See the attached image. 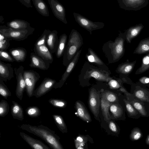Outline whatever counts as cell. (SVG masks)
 Masks as SVG:
<instances>
[{
	"label": "cell",
	"mask_w": 149,
	"mask_h": 149,
	"mask_svg": "<svg viewBox=\"0 0 149 149\" xmlns=\"http://www.w3.org/2000/svg\"><path fill=\"white\" fill-rule=\"evenodd\" d=\"M20 128L39 137L52 149H64L59 141L60 137L54 131L47 126L42 125L36 126L23 124L20 126Z\"/></svg>",
	"instance_id": "cell-1"
},
{
	"label": "cell",
	"mask_w": 149,
	"mask_h": 149,
	"mask_svg": "<svg viewBox=\"0 0 149 149\" xmlns=\"http://www.w3.org/2000/svg\"><path fill=\"white\" fill-rule=\"evenodd\" d=\"M125 40L124 34L120 32L114 41L110 40L103 44L102 50L109 63L118 61L123 57L125 52Z\"/></svg>",
	"instance_id": "cell-2"
},
{
	"label": "cell",
	"mask_w": 149,
	"mask_h": 149,
	"mask_svg": "<svg viewBox=\"0 0 149 149\" xmlns=\"http://www.w3.org/2000/svg\"><path fill=\"white\" fill-rule=\"evenodd\" d=\"M35 28L31 27L24 30L13 29L6 26H0V33L12 40L17 41L23 40L32 34Z\"/></svg>",
	"instance_id": "cell-3"
},
{
	"label": "cell",
	"mask_w": 149,
	"mask_h": 149,
	"mask_svg": "<svg viewBox=\"0 0 149 149\" xmlns=\"http://www.w3.org/2000/svg\"><path fill=\"white\" fill-rule=\"evenodd\" d=\"M73 15L76 22L89 32L90 35L92 34L93 31L102 29L104 26V23L92 21L79 13L74 12Z\"/></svg>",
	"instance_id": "cell-4"
},
{
	"label": "cell",
	"mask_w": 149,
	"mask_h": 149,
	"mask_svg": "<svg viewBox=\"0 0 149 149\" xmlns=\"http://www.w3.org/2000/svg\"><path fill=\"white\" fill-rule=\"evenodd\" d=\"M23 76L26 84V91L29 97L33 96L37 82L40 78L39 74L32 70H24Z\"/></svg>",
	"instance_id": "cell-5"
},
{
	"label": "cell",
	"mask_w": 149,
	"mask_h": 149,
	"mask_svg": "<svg viewBox=\"0 0 149 149\" xmlns=\"http://www.w3.org/2000/svg\"><path fill=\"white\" fill-rule=\"evenodd\" d=\"M120 7L127 10L136 11L147 6L148 0H117Z\"/></svg>",
	"instance_id": "cell-6"
},
{
	"label": "cell",
	"mask_w": 149,
	"mask_h": 149,
	"mask_svg": "<svg viewBox=\"0 0 149 149\" xmlns=\"http://www.w3.org/2000/svg\"><path fill=\"white\" fill-rule=\"evenodd\" d=\"M14 71L17 80L15 95L18 99L22 100L26 88V84L23 76L24 67L22 65L20 66L18 68H15Z\"/></svg>",
	"instance_id": "cell-7"
},
{
	"label": "cell",
	"mask_w": 149,
	"mask_h": 149,
	"mask_svg": "<svg viewBox=\"0 0 149 149\" xmlns=\"http://www.w3.org/2000/svg\"><path fill=\"white\" fill-rule=\"evenodd\" d=\"M47 1L54 16L64 24H67L65 9L62 4L57 0Z\"/></svg>",
	"instance_id": "cell-8"
},
{
	"label": "cell",
	"mask_w": 149,
	"mask_h": 149,
	"mask_svg": "<svg viewBox=\"0 0 149 149\" xmlns=\"http://www.w3.org/2000/svg\"><path fill=\"white\" fill-rule=\"evenodd\" d=\"M57 82L55 79L45 78L35 90L33 96L38 98L43 96L51 90Z\"/></svg>",
	"instance_id": "cell-9"
},
{
	"label": "cell",
	"mask_w": 149,
	"mask_h": 149,
	"mask_svg": "<svg viewBox=\"0 0 149 149\" xmlns=\"http://www.w3.org/2000/svg\"><path fill=\"white\" fill-rule=\"evenodd\" d=\"M88 104L90 109L94 115L97 117L99 111L100 101L98 92L94 88L90 90L88 99Z\"/></svg>",
	"instance_id": "cell-10"
},
{
	"label": "cell",
	"mask_w": 149,
	"mask_h": 149,
	"mask_svg": "<svg viewBox=\"0 0 149 149\" xmlns=\"http://www.w3.org/2000/svg\"><path fill=\"white\" fill-rule=\"evenodd\" d=\"M81 51L82 49H81L76 54L72 60L68 65L66 70L63 75L61 79L58 82H57L55 84L54 86V88L56 89L60 88L63 86L70 72L77 62Z\"/></svg>",
	"instance_id": "cell-11"
},
{
	"label": "cell",
	"mask_w": 149,
	"mask_h": 149,
	"mask_svg": "<svg viewBox=\"0 0 149 149\" xmlns=\"http://www.w3.org/2000/svg\"><path fill=\"white\" fill-rule=\"evenodd\" d=\"M81 46V45L77 44L66 45L63 56L64 65L65 66L69 64Z\"/></svg>",
	"instance_id": "cell-12"
},
{
	"label": "cell",
	"mask_w": 149,
	"mask_h": 149,
	"mask_svg": "<svg viewBox=\"0 0 149 149\" xmlns=\"http://www.w3.org/2000/svg\"><path fill=\"white\" fill-rule=\"evenodd\" d=\"M89 68L86 71L85 75L86 78H89L93 77L96 80L108 82L112 79V78L107 73L104 72L103 71L97 69L92 68L88 63Z\"/></svg>",
	"instance_id": "cell-13"
},
{
	"label": "cell",
	"mask_w": 149,
	"mask_h": 149,
	"mask_svg": "<svg viewBox=\"0 0 149 149\" xmlns=\"http://www.w3.org/2000/svg\"><path fill=\"white\" fill-rule=\"evenodd\" d=\"M14 70L12 65L0 60V80L6 82L14 77Z\"/></svg>",
	"instance_id": "cell-14"
},
{
	"label": "cell",
	"mask_w": 149,
	"mask_h": 149,
	"mask_svg": "<svg viewBox=\"0 0 149 149\" xmlns=\"http://www.w3.org/2000/svg\"><path fill=\"white\" fill-rule=\"evenodd\" d=\"M30 63L29 66L31 68H37L42 70H48L50 63L43 59L34 52L30 54Z\"/></svg>",
	"instance_id": "cell-15"
},
{
	"label": "cell",
	"mask_w": 149,
	"mask_h": 149,
	"mask_svg": "<svg viewBox=\"0 0 149 149\" xmlns=\"http://www.w3.org/2000/svg\"><path fill=\"white\" fill-rule=\"evenodd\" d=\"M20 135L32 149H51L40 141L33 138L25 133L21 132Z\"/></svg>",
	"instance_id": "cell-16"
},
{
	"label": "cell",
	"mask_w": 149,
	"mask_h": 149,
	"mask_svg": "<svg viewBox=\"0 0 149 149\" xmlns=\"http://www.w3.org/2000/svg\"><path fill=\"white\" fill-rule=\"evenodd\" d=\"M58 32L56 30H53L48 35L46 42V45L52 54L55 53L58 47L59 39Z\"/></svg>",
	"instance_id": "cell-17"
},
{
	"label": "cell",
	"mask_w": 149,
	"mask_h": 149,
	"mask_svg": "<svg viewBox=\"0 0 149 149\" xmlns=\"http://www.w3.org/2000/svg\"><path fill=\"white\" fill-rule=\"evenodd\" d=\"M34 53L43 59L52 63L54 59L52 54L46 45L34 47Z\"/></svg>",
	"instance_id": "cell-18"
},
{
	"label": "cell",
	"mask_w": 149,
	"mask_h": 149,
	"mask_svg": "<svg viewBox=\"0 0 149 149\" xmlns=\"http://www.w3.org/2000/svg\"><path fill=\"white\" fill-rule=\"evenodd\" d=\"M144 27L142 24H140L130 27L124 33L125 40L130 43L132 40L140 34Z\"/></svg>",
	"instance_id": "cell-19"
},
{
	"label": "cell",
	"mask_w": 149,
	"mask_h": 149,
	"mask_svg": "<svg viewBox=\"0 0 149 149\" xmlns=\"http://www.w3.org/2000/svg\"><path fill=\"white\" fill-rule=\"evenodd\" d=\"M9 53L18 62H24L26 58L27 51L26 49L23 47H18L12 48L9 50Z\"/></svg>",
	"instance_id": "cell-20"
},
{
	"label": "cell",
	"mask_w": 149,
	"mask_h": 149,
	"mask_svg": "<svg viewBox=\"0 0 149 149\" xmlns=\"http://www.w3.org/2000/svg\"><path fill=\"white\" fill-rule=\"evenodd\" d=\"M7 26L13 29L24 30L30 28V24L24 20L16 19L6 23Z\"/></svg>",
	"instance_id": "cell-21"
},
{
	"label": "cell",
	"mask_w": 149,
	"mask_h": 149,
	"mask_svg": "<svg viewBox=\"0 0 149 149\" xmlns=\"http://www.w3.org/2000/svg\"><path fill=\"white\" fill-rule=\"evenodd\" d=\"M12 105L11 107V112L13 118L20 121L24 119V111L22 106L14 101H12Z\"/></svg>",
	"instance_id": "cell-22"
},
{
	"label": "cell",
	"mask_w": 149,
	"mask_h": 149,
	"mask_svg": "<svg viewBox=\"0 0 149 149\" xmlns=\"http://www.w3.org/2000/svg\"><path fill=\"white\" fill-rule=\"evenodd\" d=\"M75 107L78 116L80 118L87 122L91 121L90 115L82 104L79 102H77Z\"/></svg>",
	"instance_id": "cell-23"
},
{
	"label": "cell",
	"mask_w": 149,
	"mask_h": 149,
	"mask_svg": "<svg viewBox=\"0 0 149 149\" xmlns=\"http://www.w3.org/2000/svg\"><path fill=\"white\" fill-rule=\"evenodd\" d=\"M86 57L88 61L102 67H106L105 65L97 54L91 48H89L88 52L86 55Z\"/></svg>",
	"instance_id": "cell-24"
},
{
	"label": "cell",
	"mask_w": 149,
	"mask_h": 149,
	"mask_svg": "<svg viewBox=\"0 0 149 149\" xmlns=\"http://www.w3.org/2000/svg\"><path fill=\"white\" fill-rule=\"evenodd\" d=\"M36 9L41 15L44 17H48L49 12L47 5L42 0H32Z\"/></svg>",
	"instance_id": "cell-25"
},
{
	"label": "cell",
	"mask_w": 149,
	"mask_h": 149,
	"mask_svg": "<svg viewBox=\"0 0 149 149\" xmlns=\"http://www.w3.org/2000/svg\"><path fill=\"white\" fill-rule=\"evenodd\" d=\"M149 52V37L141 40L133 54H141Z\"/></svg>",
	"instance_id": "cell-26"
},
{
	"label": "cell",
	"mask_w": 149,
	"mask_h": 149,
	"mask_svg": "<svg viewBox=\"0 0 149 149\" xmlns=\"http://www.w3.org/2000/svg\"><path fill=\"white\" fill-rule=\"evenodd\" d=\"M67 35L65 33L61 35L59 37L58 47L55 53L57 58H59L63 56L67 45Z\"/></svg>",
	"instance_id": "cell-27"
},
{
	"label": "cell",
	"mask_w": 149,
	"mask_h": 149,
	"mask_svg": "<svg viewBox=\"0 0 149 149\" xmlns=\"http://www.w3.org/2000/svg\"><path fill=\"white\" fill-rule=\"evenodd\" d=\"M78 44L81 45L83 44V38L81 35L76 30L72 29L70 34L67 45Z\"/></svg>",
	"instance_id": "cell-28"
},
{
	"label": "cell",
	"mask_w": 149,
	"mask_h": 149,
	"mask_svg": "<svg viewBox=\"0 0 149 149\" xmlns=\"http://www.w3.org/2000/svg\"><path fill=\"white\" fill-rule=\"evenodd\" d=\"M136 62V61L131 62H126L120 64L117 68V71L124 74L130 73L133 70Z\"/></svg>",
	"instance_id": "cell-29"
},
{
	"label": "cell",
	"mask_w": 149,
	"mask_h": 149,
	"mask_svg": "<svg viewBox=\"0 0 149 149\" xmlns=\"http://www.w3.org/2000/svg\"><path fill=\"white\" fill-rule=\"evenodd\" d=\"M52 117L54 122L59 130L63 133H66L67 129L64 120L61 115L54 114Z\"/></svg>",
	"instance_id": "cell-30"
},
{
	"label": "cell",
	"mask_w": 149,
	"mask_h": 149,
	"mask_svg": "<svg viewBox=\"0 0 149 149\" xmlns=\"http://www.w3.org/2000/svg\"><path fill=\"white\" fill-rule=\"evenodd\" d=\"M111 103L105 99L102 96L100 99V106L103 115L104 119L106 120H109L110 116L109 109Z\"/></svg>",
	"instance_id": "cell-31"
},
{
	"label": "cell",
	"mask_w": 149,
	"mask_h": 149,
	"mask_svg": "<svg viewBox=\"0 0 149 149\" xmlns=\"http://www.w3.org/2000/svg\"><path fill=\"white\" fill-rule=\"evenodd\" d=\"M149 69V53L145 55L142 58L141 66L137 70L135 73H142Z\"/></svg>",
	"instance_id": "cell-32"
},
{
	"label": "cell",
	"mask_w": 149,
	"mask_h": 149,
	"mask_svg": "<svg viewBox=\"0 0 149 149\" xmlns=\"http://www.w3.org/2000/svg\"><path fill=\"white\" fill-rule=\"evenodd\" d=\"M109 109L113 116L116 118L120 117L122 115L123 113L122 109L120 105L117 104H111Z\"/></svg>",
	"instance_id": "cell-33"
},
{
	"label": "cell",
	"mask_w": 149,
	"mask_h": 149,
	"mask_svg": "<svg viewBox=\"0 0 149 149\" xmlns=\"http://www.w3.org/2000/svg\"><path fill=\"white\" fill-rule=\"evenodd\" d=\"M26 114L31 118H36L40 116L41 112L40 109L37 106H30L25 110Z\"/></svg>",
	"instance_id": "cell-34"
},
{
	"label": "cell",
	"mask_w": 149,
	"mask_h": 149,
	"mask_svg": "<svg viewBox=\"0 0 149 149\" xmlns=\"http://www.w3.org/2000/svg\"><path fill=\"white\" fill-rule=\"evenodd\" d=\"M130 102L141 115L143 116H146L147 112L145 107L139 100L134 99Z\"/></svg>",
	"instance_id": "cell-35"
},
{
	"label": "cell",
	"mask_w": 149,
	"mask_h": 149,
	"mask_svg": "<svg viewBox=\"0 0 149 149\" xmlns=\"http://www.w3.org/2000/svg\"><path fill=\"white\" fill-rule=\"evenodd\" d=\"M134 95L137 98L142 101L149 102V97L144 90H136L134 92Z\"/></svg>",
	"instance_id": "cell-36"
},
{
	"label": "cell",
	"mask_w": 149,
	"mask_h": 149,
	"mask_svg": "<svg viewBox=\"0 0 149 149\" xmlns=\"http://www.w3.org/2000/svg\"><path fill=\"white\" fill-rule=\"evenodd\" d=\"M51 31L50 30L45 29L41 36L36 41L34 45V47L46 45V42L47 37Z\"/></svg>",
	"instance_id": "cell-37"
},
{
	"label": "cell",
	"mask_w": 149,
	"mask_h": 149,
	"mask_svg": "<svg viewBox=\"0 0 149 149\" xmlns=\"http://www.w3.org/2000/svg\"><path fill=\"white\" fill-rule=\"evenodd\" d=\"M12 40L0 33V50L6 51L10 46L9 41Z\"/></svg>",
	"instance_id": "cell-38"
},
{
	"label": "cell",
	"mask_w": 149,
	"mask_h": 149,
	"mask_svg": "<svg viewBox=\"0 0 149 149\" xmlns=\"http://www.w3.org/2000/svg\"><path fill=\"white\" fill-rule=\"evenodd\" d=\"M0 94L5 99L11 96V93L3 81L0 80Z\"/></svg>",
	"instance_id": "cell-39"
},
{
	"label": "cell",
	"mask_w": 149,
	"mask_h": 149,
	"mask_svg": "<svg viewBox=\"0 0 149 149\" xmlns=\"http://www.w3.org/2000/svg\"><path fill=\"white\" fill-rule=\"evenodd\" d=\"M9 110V106L8 102L2 100L0 102V116L4 117L8 113Z\"/></svg>",
	"instance_id": "cell-40"
},
{
	"label": "cell",
	"mask_w": 149,
	"mask_h": 149,
	"mask_svg": "<svg viewBox=\"0 0 149 149\" xmlns=\"http://www.w3.org/2000/svg\"><path fill=\"white\" fill-rule=\"evenodd\" d=\"M49 102L55 107L63 108L67 105L66 102L63 100L51 98L48 100Z\"/></svg>",
	"instance_id": "cell-41"
},
{
	"label": "cell",
	"mask_w": 149,
	"mask_h": 149,
	"mask_svg": "<svg viewBox=\"0 0 149 149\" xmlns=\"http://www.w3.org/2000/svg\"><path fill=\"white\" fill-rule=\"evenodd\" d=\"M102 96L110 103L116 102L117 100V97L115 94L109 91L103 92Z\"/></svg>",
	"instance_id": "cell-42"
},
{
	"label": "cell",
	"mask_w": 149,
	"mask_h": 149,
	"mask_svg": "<svg viewBox=\"0 0 149 149\" xmlns=\"http://www.w3.org/2000/svg\"><path fill=\"white\" fill-rule=\"evenodd\" d=\"M142 136V133L141 130L138 127L134 128L130 134V137L132 141L139 140Z\"/></svg>",
	"instance_id": "cell-43"
},
{
	"label": "cell",
	"mask_w": 149,
	"mask_h": 149,
	"mask_svg": "<svg viewBox=\"0 0 149 149\" xmlns=\"http://www.w3.org/2000/svg\"><path fill=\"white\" fill-rule=\"evenodd\" d=\"M0 60L11 62L15 61L10 53L2 50H0Z\"/></svg>",
	"instance_id": "cell-44"
},
{
	"label": "cell",
	"mask_w": 149,
	"mask_h": 149,
	"mask_svg": "<svg viewBox=\"0 0 149 149\" xmlns=\"http://www.w3.org/2000/svg\"><path fill=\"white\" fill-rule=\"evenodd\" d=\"M127 110L130 116H135L137 114L138 112L130 103L128 100L124 99Z\"/></svg>",
	"instance_id": "cell-45"
},
{
	"label": "cell",
	"mask_w": 149,
	"mask_h": 149,
	"mask_svg": "<svg viewBox=\"0 0 149 149\" xmlns=\"http://www.w3.org/2000/svg\"><path fill=\"white\" fill-rule=\"evenodd\" d=\"M108 84L111 88L114 89L118 88L120 86L119 83L114 80L111 79L109 81Z\"/></svg>",
	"instance_id": "cell-46"
},
{
	"label": "cell",
	"mask_w": 149,
	"mask_h": 149,
	"mask_svg": "<svg viewBox=\"0 0 149 149\" xmlns=\"http://www.w3.org/2000/svg\"><path fill=\"white\" fill-rule=\"evenodd\" d=\"M22 4L25 6L27 8H32L31 4V0H18Z\"/></svg>",
	"instance_id": "cell-47"
},
{
	"label": "cell",
	"mask_w": 149,
	"mask_h": 149,
	"mask_svg": "<svg viewBox=\"0 0 149 149\" xmlns=\"http://www.w3.org/2000/svg\"><path fill=\"white\" fill-rule=\"evenodd\" d=\"M109 127L110 130L116 133L118 129L116 124L113 121H110L109 124Z\"/></svg>",
	"instance_id": "cell-48"
},
{
	"label": "cell",
	"mask_w": 149,
	"mask_h": 149,
	"mask_svg": "<svg viewBox=\"0 0 149 149\" xmlns=\"http://www.w3.org/2000/svg\"><path fill=\"white\" fill-rule=\"evenodd\" d=\"M139 81L143 84H149V77H142L139 79Z\"/></svg>",
	"instance_id": "cell-49"
},
{
	"label": "cell",
	"mask_w": 149,
	"mask_h": 149,
	"mask_svg": "<svg viewBox=\"0 0 149 149\" xmlns=\"http://www.w3.org/2000/svg\"><path fill=\"white\" fill-rule=\"evenodd\" d=\"M146 143L147 145H149V134L147 136L146 139Z\"/></svg>",
	"instance_id": "cell-50"
},
{
	"label": "cell",
	"mask_w": 149,
	"mask_h": 149,
	"mask_svg": "<svg viewBox=\"0 0 149 149\" xmlns=\"http://www.w3.org/2000/svg\"><path fill=\"white\" fill-rule=\"evenodd\" d=\"M77 141H79L80 142H82L83 141V139H82V138L80 137H78L77 138Z\"/></svg>",
	"instance_id": "cell-51"
},
{
	"label": "cell",
	"mask_w": 149,
	"mask_h": 149,
	"mask_svg": "<svg viewBox=\"0 0 149 149\" xmlns=\"http://www.w3.org/2000/svg\"><path fill=\"white\" fill-rule=\"evenodd\" d=\"M3 16H0V20H2L1 21H0V23H2V22L3 21Z\"/></svg>",
	"instance_id": "cell-52"
},
{
	"label": "cell",
	"mask_w": 149,
	"mask_h": 149,
	"mask_svg": "<svg viewBox=\"0 0 149 149\" xmlns=\"http://www.w3.org/2000/svg\"><path fill=\"white\" fill-rule=\"evenodd\" d=\"M77 149H84L81 146H78L77 147Z\"/></svg>",
	"instance_id": "cell-53"
},
{
	"label": "cell",
	"mask_w": 149,
	"mask_h": 149,
	"mask_svg": "<svg viewBox=\"0 0 149 149\" xmlns=\"http://www.w3.org/2000/svg\"></svg>",
	"instance_id": "cell-54"
}]
</instances>
